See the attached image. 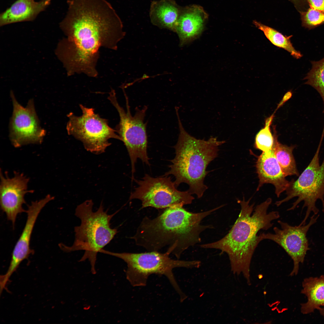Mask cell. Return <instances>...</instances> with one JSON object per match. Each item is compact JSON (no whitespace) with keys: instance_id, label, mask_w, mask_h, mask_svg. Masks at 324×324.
<instances>
[{"instance_id":"obj_24","label":"cell","mask_w":324,"mask_h":324,"mask_svg":"<svg viewBox=\"0 0 324 324\" xmlns=\"http://www.w3.org/2000/svg\"><path fill=\"white\" fill-rule=\"evenodd\" d=\"M300 14L302 26L309 29L324 23V12L309 7L306 11Z\"/></svg>"},{"instance_id":"obj_25","label":"cell","mask_w":324,"mask_h":324,"mask_svg":"<svg viewBox=\"0 0 324 324\" xmlns=\"http://www.w3.org/2000/svg\"><path fill=\"white\" fill-rule=\"evenodd\" d=\"M289 0L293 4L295 8L299 13L305 11L309 8L307 0Z\"/></svg>"},{"instance_id":"obj_10","label":"cell","mask_w":324,"mask_h":324,"mask_svg":"<svg viewBox=\"0 0 324 324\" xmlns=\"http://www.w3.org/2000/svg\"><path fill=\"white\" fill-rule=\"evenodd\" d=\"M164 176L153 178L146 174L142 180H136L138 186L131 194L130 199L140 200L142 208H166L192 203L194 198L188 190H178L170 177Z\"/></svg>"},{"instance_id":"obj_6","label":"cell","mask_w":324,"mask_h":324,"mask_svg":"<svg viewBox=\"0 0 324 324\" xmlns=\"http://www.w3.org/2000/svg\"><path fill=\"white\" fill-rule=\"evenodd\" d=\"M100 253L109 255L123 260L127 265L126 277L133 286L146 285L149 276L153 274L164 275L168 278L179 294L183 302L187 298L178 285L173 274V269L176 268H198L201 262L198 260H175L169 257L170 254L152 251L139 253H115L102 249Z\"/></svg>"},{"instance_id":"obj_16","label":"cell","mask_w":324,"mask_h":324,"mask_svg":"<svg viewBox=\"0 0 324 324\" xmlns=\"http://www.w3.org/2000/svg\"><path fill=\"white\" fill-rule=\"evenodd\" d=\"M259 182L256 190L265 184H273L275 188L277 197L286 190L290 185L275 157L274 144L272 149L268 152H263L258 157L256 163Z\"/></svg>"},{"instance_id":"obj_18","label":"cell","mask_w":324,"mask_h":324,"mask_svg":"<svg viewBox=\"0 0 324 324\" xmlns=\"http://www.w3.org/2000/svg\"><path fill=\"white\" fill-rule=\"evenodd\" d=\"M182 8L174 0L153 1L149 13L151 22L160 28L176 32Z\"/></svg>"},{"instance_id":"obj_3","label":"cell","mask_w":324,"mask_h":324,"mask_svg":"<svg viewBox=\"0 0 324 324\" xmlns=\"http://www.w3.org/2000/svg\"><path fill=\"white\" fill-rule=\"evenodd\" d=\"M251 198L246 201L238 200L241 209L238 217L228 232L216 242L200 244L204 249H214L226 253L229 257L231 270L237 275H243L249 285L251 284L250 266L257 245L261 241L259 235L261 230H267L272 221L280 217L278 211L268 212L272 199L268 198L254 208L250 204Z\"/></svg>"},{"instance_id":"obj_20","label":"cell","mask_w":324,"mask_h":324,"mask_svg":"<svg viewBox=\"0 0 324 324\" xmlns=\"http://www.w3.org/2000/svg\"><path fill=\"white\" fill-rule=\"evenodd\" d=\"M274 135L275 156L284 175L286 177L298 176L299 173L292 153L296 146H288L282 144L278 141L275 132Z\"/></svg>"},{"instance_id":"obj_8","label":"cell","mask_w":324,"mask_h":324,"mask_svg":"<svg viewBox=\"0 0 324 324\" xmlns=\"http://www.w3.org/2000/svg\"><path fill=\"white\" fill-rule=\"evenodd\" d=\"M320 142L317 149L310 163L296 180L292 179L286 189V196L276 202L277 207L295 197H298L288 211L294 210L298 205L304 202L302 209L306 208L305 216L300 224L304 225L311 213L316 215L319 210L316 203L320 200L324 210V158L321 165L320 164L319 152L322 144Z\"/></svg>"},{"instance_id":"obj_1","label":"cell","mask_w":324,"mask_h":324,"mask_svg":"<svg viewBox=\"0 0 324 324\" xmlns=\"http://www.w3.org/2000/svg\"><path fill=\"white\" fill-rule=\"evenodd\" d=\"M60 27L67 37L59 41L55 53L68 76L82 73L96 77L99 48L117 50L125 35L123 26L110 12L93 5L70 13Z\"/></svg>"},{"instance_id":"obj_23","label":"cell","mask_w":324,"mask_h":324,"mask_svg":"<svg viewBox=\"0 0 324 324\" xmlns=\"http://www.w3.org/2000/svg\"><path fill=\"white\" fill-rule=\"evenodd\" d=\"M274 116V114L266 119L264 127L256 136L255 147L263 152L269 151L272 149L274 145V135L272 134L270 128Z\"/></svg>"},{"instance_id":"obj_2","label":"cell","mask_w":324,"mask_h":324,"mask_svg":"<svg viewBox=\"0 0 324 324\" xmlns=\"http://www.w3.org/2000/svg\"><path fill=\"white\" fill-rule=\"evenodd\" d=\"M183 206L177 205L166 208L154 218L145 217L130 238L136 245L149 251H158L166 248V252L179 259L184 251L201 242L202 232L213 228L211 225H203L201 223L219 208L218 207L205 212L192 213L186 211Z\"/></svg>"},{"instance_id":"obj_27","label":"cell","mask_w":324,"mask_h":324,"mask_svg":"<svg viewBox=\"0 0 324 324\" xmlns=\"http://www.w3.org/2000/svg\"><path fill=\"white\" fill-rule=\"evenodd\" d=\"M319 310L321 314L324 317V308H320Z\"/></svg>"},{"instance_id":"obj_5","label":"cell","mask_w":324,"mask_h":324,"mask_svg":"<svg viewBox=\"0 0 324 324\" xmlns=\"http://www.w3.org/2000/svg\"><path fill=\"white\" fill-rule=\"evenodd\" d=\"M93 203L87 200L77 206L75 214L81 221L79 226L75 227V238L72 245L62 243L60 248L65 252L84 250V253L79 262L88 259L91 272L96 273L95 265L97 256L103 248L113 238L118 232L117 229L111 227L110 222L117 212L109 214L104 210L101 202L97 210H93Z\"/></svg>"},{"instance_id":"obj_14","label":"cell","mask_w":324,"mask_h":324,"mask_svg":"<svg viewBox=\"0 0 324 324\" xmlns=\"http://www.w3.org/2000/svg\"><path fill=\"white\" fill-rule=\"evenodd\" d=\"M54 197L49 194L39 200L32 202L28 206L26 222L19 239L13 250L10 265L6 273L1 275L0 279L3 284L8 283L9 278L20 263L33 252L30 247L33 230L37 218L43 208Z\"/></svg>"},{"instance_id":"obj_15","label":"cell","mask_w":324,"mask_h":324,"mask_svg":"<svg viewBox=\"0 0 324 324\" xmlns=\"http://www.w3.org/2000/svg\"><path fill=\"white\" fill-rule=\"evenodd\" d=\"M208 17L200 5L192 4L182 7L176 31L181 46L196 38L202 33Z\"/></svg>"},{"instance_id":"obj_12","label":"cell","mask_w":324,"mask_h":324,"mask_svg":"<svg viewBox=\"0 0 324 324\" xmlns=\"http://www.w3.org/2000/svg\"><path fill=\"white\" fill-rule=\"evenodd\" d=\"M319 215L313 214L308 224L292 226L281 220L278 221L280 227H274L273 233H261V241L272 240L281 246L291 258L293 268L290 275L297 274L300 263H303L306 253L310 249L307 234L310 227L316 222Z\"/></svg>"},{"instance_id":"obj_11","label":"cell","mask_w":324,"mask_h":324,"mask_svg":"<svg viewBox=\"0 0 324 324\" xmlns=\"http://www.w3.org/2000/svg\"><path fill=\"white\" fill-rule=\"evenodd\" d=\"M13 111L9 124V137L16 148L29 144H40L46 135L41 126L33 99L23 107L16 100L12 91L10 92Z\"/></svg>"},{"instance_id":"obj_22","label":"cell","mask_w":324,"mask_h":324,"mask_svg":"<svg viewBox=\"0 0 324 324\" xmlns=\"http://www.w3.org/2000/svg\"><path fill=\"white\" fill-rule=\"evenodd\" d=\"M312 68L304 80L305 84L314 88L321 96L324 104V58L317 61L311 62Z\"/></svg>"},{"instance_id":"obj_13","label":"cell","mask_w":324,"mask_h":324,"mask_svg":"<svg viewBox=\"0 0 324 324\" xmlns=\"http://www.w3.org/2000/svg\"><path fill=\"white\" fill-rule=\"evenodd\" d=\"M0 203L2 210L7 219L15 225L17 215L26 212L22 208L26 203L25 195L33 192L28 190L29 179L22 173L15 172L12 178L4 177L0 172Z\"/></svg>"},{"instance_id":"obj_7","label":"cell","mask_w":324,"mask_h":324,"mask_svg":"<svg viewBox=\"0 0 324 324\" xmlns=\"http://www.w3.org/2000/svg\"><path fill=\"white\" fill-rule=\"evenodd\" d=\"M126 100V110L119 104L115 91L111 89L108 99L117 111L119 122L115 130L125 146L130 160L132 178L135 172V165L137 159L150 165L147 153V123L144 119L147 107H136L134 116L131 113L128 97L124 92Z\"/></svg>"},{"instance_id":"obj_4","label":"cell","mask_w":324,"mask_h":324,"mask_svg":"<svg viewBox=\"0 0 324 324\" xmlns=\"http://www.w3.org/2000/svg\"><path fill=\"white\" fill-rule=\"evenodd\" d=\"M176 112L179 134L174 146L176 155L171 160L172 163L169 166L170 170L164 176L173 175L176 188L182 183H185L189 186L188 191L200 198L208 188L204 183L205 177L209 172L206 170L207 167L217 157L219 146L226 142L218 140L213 136L206 140L191 136L184 128L178 110H176Z\"/></svg>"},{"instance_id":"obj_26","label":"cell","mask_w":324,"mask_h":324,"mask_svg":"<svg viewBox=\"0 0 324 324\" xmlns=\"http://www.w3.org/2000/svg\"><path fill=\"white\" fill-rule=\"evenodd\" d=\"M309 7L324 12V0H307Z\"/></svg>"},{"instance_id":"obj_19","label":"cell","mask_w":324,"mask_h":324,"mask_svg":"<svg viewBox=\"0 0 324 324\" xmlns=\"http://www.w3.org/2000/svg\"><path fill=\"white\" fill-rule=\"evenodd\" d=\"M301 293L305 295L307 302L301 304V311L304 314L314 312L324 305V275L319 278L310 277L304 279Z\"/></svg>"},{"instance_id":"obj_17","label":"cell","mask_w":324,"mask_h":324,"mask_svg":"<svg viewBox=\"0 0 324 324\" xmlns=\"http://www.w3.org/2000/svg\"><path fill=\"white\" fill-rule=\"evenodd\" d=\"M51 0H17L0 15V26L32 21L50 4Z\"/></svg>"},{"instance_id":"obj_21","label":"cell","mask_w":324,"mask_h":324,"mask_svg":"<svg viewBox=\"0 0 324 324\" xmlns=\"http://www.w3.org/2000/svg\"><path fill=\"white\" fill-rule=\"evenodd\" d=\"M253 23L256 28L263 32L266 38L274 45L287 51L296 59L302 57V54L295 49L291 42L290 38L292 35H284L274 28L256 20H253Z\"/></svg>"},{"instance_id":"obj_9","label":"cell","mask_w":324,"mask_h":324,"mask_svg":"<svg viewBox=\"0 0 324 324\" xmlns=\"http://www.w3.org/2000/svg\"><path fill=\"white\" fill-rule=\"evenodd\" d=\"M79 106L82 115L77 116L72 112L69 113L66 128L68 134L81 141L86 150L100 154L111 145L110 139L121 141L116 130L109 126L107 120L96 113L94 109L82 104Z\"/></svg>"}]
</instances>
